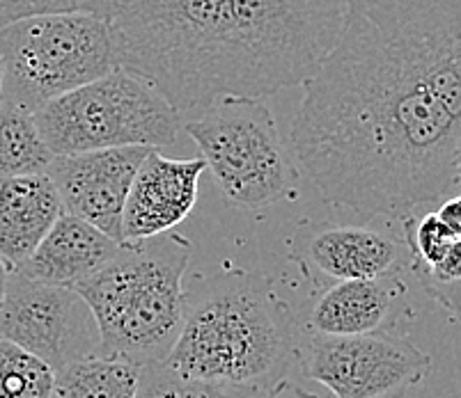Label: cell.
<instances>
[{
  "instance_id": "cell-1",
  "label": "cell",
  "mask_w": 461,
  "mask_h": 398,
  "mask_svg": "<svg viewBox=\"0 0 461 398\" xmlns=\"http://www.w3.org/2000/svg\"><path fill=\"white\" fill-rule=\"evenodd\" d=\"M303 85L292 146L330 204L402 220L459 190L461 0H349Z\"/></svg>"
},
{
  "instance_id": "cell-2",
  "label": "cell",
  "mask_w": 461,
  "mask_h": 398,
  "mask_svg": "<svg viewBox=\"0 0 461 398\" xmlns=\"http://www.w3.org/2000/svg\"><path fill=\"white\" fill-rule=\"evenodd\" d=\"M349 0H122L117 66L177 112L303 85L338 41Z\"/></svg>"
},
{
  "instance_id": "cell-3",
  "label": "cell",
  "mask_w": 461,
  "mask_h": 398,
  "mask_svg": "<svg viewBox=\"0 0 461 398\" xmlns=\"http://www.w3.org/2000/svg\"><path fill=\"white\" fill-rule=\"evenodd\" d=\"M188 257L191 243L170 232L122 243L106 266L71 287L95 318L99 353L138 367L167 358L186 316Z\"/></svg>"
},
{
  "instance_id": "cell-4",
  "label": "cell",
  "mask_w": 461,
  "mask_h": 398,
  "mask_svg": "<svg viewBox=\"0 0 461 398\" xmlns=\"http://www.w3.org/2000/svg\"><path fill=\"white\" fill-rule=\"evenodd\" d=\"M294 353V318L271 287L239 279L186 307L182 332L163 364L188 378L246 394L280 383Z\"/></svg>"
},
{
  "instance_id": "cell-5",
  "label": "cell",
  "mask_w": 461,
  "mask_h": 398,
  "mask_svg": "<svg viewBox=\"0 0 461 398\" xmlns=\"http://www.w3.org/2000/svg\"><path fill=\"white\" fill-rule=\"evenodd\" d=\"M3 102L35 112L117 66L111 19L87 12L37 14L0 28Z\"/></svg>"
},
{
  "instance_id": "cell-6",
  "label": "cell",
  "mask_w": 461,
  "mask_h": 398,
  "mask_svg": "<svg viewBox=\"0 0 461 398\" xmlns=\"http://www.w3.org/2000/svg\"><path fill=\"white\" fill-rule=\"evenodd\" d=\"M32 117L53 156L175 145L182 128L179 112L122 66L44 103Z\"/></svg>"
},
{
  "instance_id": "cell-7",
  "label": "cell",
  "mask_w": 461,
  "mask_h": 398,
  "mask_svg": "<svg viewBox=\"0 0 461 398\" xmlns=\"http://www.w3.org/2000/svg\"><path fill=\"white\" fill-rule=\"evenodd\" d=\"M184 131L232 207L255 211L294 195L299 170L287 154L271 111L259 99L228 96L207 106Z\"/></svg>"
},
{
  "instance_id": "cell-8",
  "label": "cell",
  "mask_w": 461,
  "mask_h": 398,
  "mask_svg": "<svg viewBox=\"0 0 461 398\" xmlns=\"http://www.w3.org/2000/svg\"><path fill=\"white\" fill-rule=\"evenodd\" d=\"M429 355L409 339L381 330L366 334H314L303 353V373L335 398H395L420 383Z\"/></svg>"
},
{
  "instance_id": "cell-9",
  "label": "cell",
  "mask_w": 461,
  "mask_h": 398,
  "mask_svg": "<svg viewBox=\"0 0 461 398\" xmlns=\"http://www.w3.org/2000/svg\"><path fill=\"white\" fill-rule=\"evenodd\" d=\"M154 146H113L53 156L46 174L53 179L67 213L92 222L122 243V213L138 167Z\"/></svg>"
},
{
  "instance_id": "cell-10",
  "label": "cell",
  "mask_w": 461,
  "mask_h": 398,
  "mask_svg": "<svg viewBox=\"0 0 461 398\" xmlns=\"http://www.w3.org/2000/svg\"><path fill=\"white\" fill-rule=\"evenodd\" d=\"M86 307L74 288L10 272L0 300V337L26 348L58 371L67 359L77 358L74 341L81 332V309Z\"/></svg>"
},
{
  "instance_id": "cell-11",
  "label": "cell",
  "mask_w": 461,
  "mask_h": 398,
  "mask_svg": "<svg viewBox=\"0 0 461 398\" xmlns=\"http://www.w3.org/2000/svg\"><path fill=\"white\" fill-rule=\"evenodd\" d=\"M203 158H166L158 146L145 156L129 188L122 213V243L145 241L173 232L198 202Z\"/></svg>"
},
{
  "instance_id": "cell-12",
  "label": "cell",
  "mask_w": 461,
  "mask_h": 398,
  "mask_svg": "<svg viewBox=\"0 0 461 398\" xmlns=\"http://www.w3.org/2000/svg\"><path fill=\"white\" fill-rule=\"evenodd\" d=\"M62 213V197L46 172L0 181V257L10 272L32 257Z\"/></svg>"
},
{
  "instance_id": "cell-13",
  "label": "cell",
  "mask_w": 461,
  "mask_h": 398,
  "mask_svg": "<svg viewBox=\"0 0 461 398\" xmlns=\"http://www.w3.org/2000/svg\"><path fill=\"white\" fill-rule=\"evenodd\" d=\"M120 245L122 243L104 234L92 222L65 211L32 252V257L14 272L35 282L71 288L106 266L117 254Z\"/></svg>"
},
{
  "instance_id": "cell-14",
  "label": "cell",
  "mask_w": 461,
  "mask_h": 398,
  "mask_svg": "<svg viewBox=\"0 0 461 398\" xmlns=\"http://www.w3.org/2000/svg\"><path fill=\"white\" fill-rule=\"evenodd\" d=\"M406 287L397 272L381 278L339 279L321 293L310 312V325L317 334H366L381 330L393 309L404 297Z\"/></svg>"
},
{
  "instance_id": "cell-15",
  "label": "cell",
  "mask_w": 461,
  "mask_h": 398,
  "mask_svg": "<svg viewBox=\"0 0 461 398\" xmlns=\"http://www.w3.org/2000/svg\"><path fill=\"white\" fill-rule=\"evenodd\" d=\"M404 250V238L400 243L381 232L345 225H324L310 234L305 243L310 261L335 279L381 278L388 272H397Z\"/></svg>"
},
{
  "instance_id": "cell-16",
  "label": "cell",
  "mask_w": 461,
  "mask_h": 398,
  "mask_svg": "<svg viewBox=\"0 0 461 398\" xmlns=\"http://www.w3.org/2000/svg\"><path fill=\"white\" fill-rule=\"evenodd\" d=\"M138 364L111 355H77L56 371L51 398H136Z\"/></svg>"
},
{
  "instance_id": "cell-17",
  "label": "cell",
  "mask_w": 461,
  "mask_h": 398,
  "mask_svg": "<svg viewBox=\"0 0 461 398\" xmlns=\"http://www.w3.org/2000/svg\"><path fill=\"white\" fill-rule=\"evenodd\" d=\"M53 161L35 117L14 103H0V181L46 172Z\"/></svg>"
},
{
  "instance_id": "cell-18",
  "label": "cell",
  "mask_w": 461,
  "mask_h": 398,
  "mask_svg": "<svg viewBox=\"0 0 461 398\" xmlns=\"http://www.w3.org/2000/svg\"><path fill=\"white\" fill-rule=\"evenodd\" d=\"M56 368L0 337V398H51Z\"/></svg>"
},
{
  "instance_id": "cell-19",
  "label": "cell",
  "mask_w": 461,
  "mask_h": 398,
  "mask_svg": "<svg viewBox=\"0 0 461 398\" xmlns=\"http://www.w3.org/2000/svg\"><path fill=\"white\" fill-rule=\"evenodd\" d=\"M241 389L223 387L207 380L188 378L167 364L157 362L140 368L136 398H246Z\"/></svg>"
},
{
  "instance_id": "cell-20",
  "label": "cell",
  "mask_w": 461,
  "mask_h": 398,
  "mask_svg": "<svg viewBox=\"0 0 461 398\" xmlns=\"http://www.w3.org/2000/svg\"><path fill=\"white\" fill-rule=\"evenodd\" d=\"M425 291L443 305L452 321H461V238H456L441 261L429 268H413Z\"/></svg>"
},
{
  "instance_id": "cell-21",
  "label": "cell",
  "mask_w": 461,
  "mask_h": 398,
  "mask_svg": "<svg viewBox=\"0 0 461 398\" xmlns=\"http://www.w3.org/2000/svg\"><path fill=\"white\" fill-rule=\"evenodd\" d=\"M122 0H0V28L14 21L37 14H62V12H87L111 19Z\"/></svg>"
},
{
  "instance_id": "cell-22",
  "label": "cell",
  "mask_w": 461,
  "mask_h": 398,
  "mask_svg": "<svg viewBox=\"0 0 461 398\" xmlns=\"http://www.w3.org/2000/svg\"><path fill=\"white\" fill-rule=\"evenodd\" d=\"M436 216L441 217V222L450 229L452 236L461 238V190L452 192L446 199H441L438 208H436Z\"/></svg>"
},
{
  "instance_id": "cell-23",
  "label": "cell",
  "mask_w": 461,
  "mask_h": 398,
  "mask_svg": "<svg viewBox=\"0 0 461 398\" xmlns=\"http://www.w3.org/2000/svg\"><path fill=\"white\" fill-rule=\"evenodd\" d=\"M246 398H314V396H308V394L301 392L299 387H292V385L280 380V383H276L274 387L262 389V392H253Z\"/></svg>"
},
{
  "instance_id": "cell-24",
  "label": "cell",
  "mask_w": 461,
  "mask_h": 398,
  "mask_svg": "<svg viewBox=\"0 0 461 398\" xmlns=\"http://www.w3.org/2000/svg\"><path fill=\"white\" fill-rule=\"evenodd\" d=\"M7 279H10V268H7L5 259L0 257V300H3V296H5Z\"/></svg>"
},
{
  "instance_id": "cell-25",
  "label": "cell",
  "mask_w": 461,
  "mask_h": 398,
  "mask_svg": "<svg viewBox=\"0 0 461 398\" xmlns=\"http://www.w3.org/2000/svg\"><path fill=\"white\" fill-rule=\"evenodd\" d=\"M3 83H5V69H3V57H0V103H3Z\"/></svg>"
},
{
  "instance_id": "cell-26",
  "label": "cell",
  "mask_w": 461,
  "mask_h": 398,
  "mask_svg": "<svg viewBox=\"0 0 461 398\" xmlns=\"http://www.w3.org/2000/svg\"><path fill=\"white\" fill-rule=\"evenodd\" d=\"M456 177H459V188H461V154H459V161H456Z\"/></svg>"
},
{
  "instance_id": "cell-27",
  "label": "cell",
  "mask_w": 461,
  "mask_h": 398,
  "mask_svg": "<svg viewBox=\"0 0 461 398\" xmlns=\"http://www.w3.org/2000/svg\"><path fill=\"white\" fill-rule=\"evenodd\" d=\"M459 190H461V188H459Z\"/></svg>"
}]
</instances>
